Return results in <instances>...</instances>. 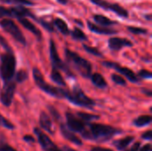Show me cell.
<instances>
[{
	"label": "cell",
	"instance_id": "6da1fadb",
	"mask_svg": "<svg viewBox=\"0 0 152 151\" xmlns=\"http://www.w3.org/2000/svg\"><path fill=\"white\" fill-rule=\"evenodd\" d=\"M121 133H123V131L121 129L108 125H102L90 122L87 123L86 128L81 133V136L84 139L102 143L109 142L114 136Z\"/></svg>",
	"mask_w": 152,
	"mask_h": 151
},
{
	"label": "cell",
	"instance_id": "7a4b0ae2",
	"mask_svg": "<svg viewBox=\"0 0 152 151\" xmlns=\"http://www.w3.org/2000/svg\"><path fill=\"white\" fill-rule=\"evenodd\" d=\"M65 61L69 69H73L77 73H78L82 77L88 79L93 71L92 64L89 61L81 57L78 53L69 50V48H65L64 50Z\"/></svg>",
	"mask_w": 152,
	"mask_h": 151
},
{
	"label": "cell",
	"instance_id": "3957f363",
	"mask_svg": "<svg viewBox=\"0 0 152 151\" xmlns=\"http://www.w3.org/2000/svg\"><path fill=\"white\" fill-rule=\"evenodd\" d=\"M32 76H33V79H34L36 85L41 91L45 93L46 94H48L52 97L57 98V99H65L66 98V95H67L69 90H66L60 86L56 87V86H53V85H49L47 82L45 81L41 71L37 68H36V67L33 68Z\"/></svg>",
	"mask_w": 152,
	"mask_h": 151
},
{
	"label": "cell",
	"instance_id": "277c9868",
	"mask_svg": "<svg viewBox=\"0 0 152 151\" xmlns=\"http://www.w3.org/2000/svg\"><path fill=\"white\" fill-rule=\"evenodd\" d=\"M15 72L16 58L13 51H5L0 56V77L4 82L13 80Z\"/></svg>",
	"mask_w": 152,
	"mask_h": 151
},
{
	"label": "cell",
	"instance_id": "5b68a950",
	"mask_svg": "<svg viewBox=\"0 0 152 151\" xmlns=\"http://www.w3.org/2000/svg\"><path fill=\"white\" fill-rule=\"evenodd\" d=\"M65 99H67L70 103L76 106L89 109H93L94 107L96 105L95 101L90 97H88L85 93V92L81 89V87L77 85H73L72 91L68 92Z\"/></svg>",
	"mask_w": 152,
	"mask_h": 151
},
{
	"label": "cell",
	"instance_id": "8992f818",
	"mask_svg": "<svg viewBox=\"0 0 152 151\" xmlns=\"http://www.w3.org/2000/svg\"><path fill=\"white\" fill-rule=\"evenodd\" d=\"M49 54H50V61L52 64L53 69H56L58 70L63 71L67 77L69 78H76V75L72 72V70L69 69V67L67 65L66 62H64L59 56L57 48L55 45V43L53 39H50V44H49Z\"/></svg>",
	"mask_w": 152,
	"mask_h": 151
},
{
	"label": "cell",
	"instance_id": "52a82bcc",
	"mask_svg": "<svg viewBox=\"0 0 152 151\" xmlns=\"http://www.w3.org/2000/svg\"><path fill=\"white\" fill-rule=\"evenodd\" d=\"M0 27L2 29H4L6 33L10 34L17 42H19L22 45L27 44L26 38L20 29V28L17 26V24L11 19V18H3L0 20Z\"/></svg>",
	"mask_w": 152,
	"mask_h": 151
},
{
	"label": "cell",
	"instance_id": "ba28073f",
	"mask_svg": "<svg viewBox=\"0 0 152 151\" xmlns=\"http://www.w3.org/2000/svg\"><path fill=\"white\" fill-rule=\"evenodd\" d=\"M102 65L106 67V68L112 69L116 70L119 74L123 75L131 83H134V84H140L141 83V79L139 78V77L132 69H130L129 68L123 67L120 64H118L117 62H114V61H104L102 62Z\"/></svg>",
	"mask_w": 152,
	"mask_h": 151
},
{
	"label": "cell",
	"instance_id": "9c48e42d",
	"mask_svg": "<svg viewBox=\"0 0 152 151\" xmlns=\"http://www.w3.org/2000/svg\"><path fill=\"white\" fill-rule=\"evenodd\" d=\"M90 2L92 4H95L96 6H99L104 10L110 11V12L116 13L118 16H119L121 18L127 19L129 17L128 11L117 3H110L107 0H90Z\"/></svg>",
	"mask_w": 152,
	"mask_h": 151
},
{
	"label": "cell",
	"instance_id": "30bf717a",
	"mask_svg": "<svg viewBox=\"0 0 152 151\" xmlns=\"http://www.w3.org/2000/svg\"><path fill=\"white\" fill-rule=\"evenodd\" d=\"M16 92V83L14 80L4 82L3 88L0 92V102L4 107H10L12 103Z\"/></svg>",
	"mask_w": 152,
	"mask_h": 151
},
{
	"label": "cell",
	"instance_id": "8fae6325",
	"mask_svg": "<svg viewBox=\"0 0 152 151\" xmlns=\"http://www.w3.org/2000/svg\"><path fill=\"white\" fill-rule=\"evenodd\" d=\"M5 17L8 18H15V19H20V18H24V17H29L33 20H37V16L29 11L28 8L24 7L22 4H18L16 6H12V7H6L5 11Z\"/></svg>",
	"mask_w": 152,
	"mask_h": 151
},
{
	"label": "cell",
	"instance_id": "7c38bea8",
	"mask_svg": "<svg viewBox=\"0 0 152 151\" xmlns=\"http://www.w3.org/2000/svg\"><path fill=\"white\" fill-rule=\"evenodd\" d=\"M65 117H66V125L73 133H78L81 134L86 130L87 123L84 122L77 115H74L71 112H66Z\"/></svg>",
	"mask_w": 152,
	"mask_h": 151
},
{
	"label": "cell",
	"instance_id": "4fadbf2b",
	"mask_svg": "<svg viewBox=\"0 0 152 151\" xmlns=\"http://www.w3.org/2000/svg\"><path fill=\"white\" fill-rule=\"evenodd\" d=\"M34 133L37 136V139L39 142V144L41 145L42 149L44 151H61L60 150L57 145L52 142V140L44 133L42 132L39 128L36 127L34 128Z\"/></svg>",
	"mask_w": 152,
	"mask_h": 151
},
{
	"label": "cell",
	"instance_id": "5bb4252c",
	"mask_svg": "<svg viewBox=\"0 0 152 151\" xmlns=\"http://www.w3.org/2000/svg\"><path fill=\"white\" fill-rule=\"evenodd\" d=\"M134 45L133 42L127 38L111 36L108 40V47L111 51H119L124 47H132Z\"/></svg>",
	"mask_w": 152,
	"mask_h": 151
},
{
	"label": "cell",
	"instance_id": "9a60e30c",
	"mask_svg": "<svg viewBox=\"0 0 152 151\" xmlns=\"http://www.w3.org/2000/svg\"><path fill=\"white\" fill-rule=\"evenodd\" d=\"M87 28L88 29L95 34L98 35H108V36H112L118 34V30L111 28L110 27H102L100 25H97L96 23H93L90 20L87 21Z\"/></svg>",
	"mask_w": 152,
	"mask_h": 151
},
{
	"label": "cell",
	"instance_id": "2e32d148",
	"mask_svg": "<svg viewBox=\"0 0 152 151\" xmlns=\"http://www.w3.org/2000/svg\"><path fill=\"white\" fill-rule=\"evenodd\" d=\"M60 129H61V133L62 136H63L66 140L69 141L70 142H72L73 144L77 145V146H82V145H83L82 141L75 134V133H73L72 131H70V130L67 127L66 125H64V124L61 123V125H60Z\"/></svg>",
	"mask_w": 152,
	"mask_h": 151
},
{
	"label": "cell",
	"instance_id": "e0dca14e",
	"mask_svg": "<svg viewBox=\"0 0 152 151\" xmlns=\"http://www.w3.org/2000/svg\"><path fill=\"white\" fill-rule=\"evenodd\" d=\"M18 21H19L26 29H28V31H30L33 35H35V36L37 38L38 41H41V40H42V33H41L40 29H38V28H37V26H36L33 22H31L29 20H28L26 17L18 19Z\"/></svg>",
	"mask_w": 152,
	"mask_h": 151
},
{
	"label": "cell",
	"instance_id": "ac0fdd59",
	"mask_svg": "<svg viewBox=\"0 0 152 151\" xmlns=\"http://www.w3.org/2000/svg\"><path fill=\"white\" fill-rule=\"evenodd\" d=\"M39 125H40V127L44 131L47 132L48 133H50V134H53L54 133V130L53 128L52 119L45 111H42L40 113V116H39Z\"/></svg>",
	"mask_w": 152,
	"mask_h": 151
},
{
	"label": "cell",
	"instance_id": "d6986e66",
	"mask_svg": "<svg viewBox=\"0 0 152 151\" xmlns=\"http://www.w3.org/2000/svg\"><path fill=\"white\" fill-rule=\"evenodd\" d=\"M90 79L92 81V84L97 87V88H100V89H105L108 87V83L107 81L105 80L104 77L98 73V72H94L93 74H91L90 76Z\"/></svg>",
	"mask_w": 152,
	"mask_h": 151
},
{
	"label": "cell",
	"instance_id": "ffe728a7",
	"mask_svg": "<svg viewBox=\"0 0 152 151\" xmlns=\"http://www.w3.org/2000/svg\"><path fill=\"white\" fill-rule=\"evenodd\" d=\"M93 19L97 25H100L102 27H110V26L118 24V21L113 20H111L104 15H102V14H94Z\"/></svg>",
	"mask_w": 152,
	"mask_h": 151
},
{
	"label": "cell",
	"instance_id": "44dd1931",
	"mask_svg": "<svg viewBox=\"0 0 152 151\" xmlns=\"http://www.w3.org/2000/svg\"><path fill=\"white\" fill-rule=\"evenodd\" d=\"M53 24L63 36H68L70 34V29L64 20L61 18H55L53 21Z\"/></svg>",
	"mask_w": 152,
	"mask_h": 151
},
{
	"label": "cell",
	"instance_id": "7402d4cb",
	"mask_svg": "<svg viewBox=\"0 0 152 151\" xmlns=\"http://www.w3.org/2000/svg\"><path fill=\"white\" fill-rule=\"evenodd\" d=\"M134 140V136H126L123 139L117 140L113 142V145L117 148V150L119 151L125 150Z\"/></svg>",
	"mask_w": 152,
	"mask_h": 151
},
{
	"label": "cell",
	"instance_id": "603a6c76",
	"mask_svg": "<svg viewBox=\"0 0 152 151\" xmlns=\"http://www.w3.org/2000/svg\"><path fill=\"white\" fill-rule=\"evenodd\" d=\"M50 78L52 81H53L55 84H57L59 86L61 87H64L67 85L62 75L61 74L60 70L56 69H53L52 68V71H51V74H50Z\"/></svg>",
	"mask_w": 152,
	"mask_h": 151
},
{
	"label": "cell",
	"instance_id": "cb8c5ba5",
	"mask_svg": "<svg viewBox=\"0 0 152 151\" xmlns=\"http://www.w3.org/2000/svg\"><path fill=\"white\" fill-rule=\"evenodd\" d=\"M152 122V117L150 115H142L133 121V125L136 127H144L151 125Z\"/></svg>",
	"mask_w": 152,
	"mask_h": 151
},
{
	"label": "cell",
	"instance_id": "d4e9b609",
	"mask_svg": "<svg viewBox=\"0 0 152 151\" xmlns=\"http://www.w3.org/2000/svg\"><path fill=\"white\" fill-rule=\"evenodd\" d=\"M70 34H71L72 38L75 39V40H77V41H81V42H83V41H87V40H88V38H87L86 33H85L81 28H77V27H75V28H73V30L70 31Z\"/></svg>",
	"mask_w": 152,
	"mask_h": 151
},
{
	"label": "cell",
	"instance_id": "484cf974",
	"mask_svg": "<svg viewBox=\"0 0 152 151\" xmlns=\"http://www.w3.org/2000/svg\"><path fill=\"white\" fill-rule=\"evenodd\" d=\"M77 116L86 123H90V122H92L94 120L100 119V116L94 115V114H89V113H86V112H77Z\"/></svg>",
	"mask_w": 152,
	"mask_h": 151
},
{
	"label": "cell",
	"instance_id": "4316f807",
	"mask_svg": "<svg viewBox=\"0 0 152 151\" xmlns=\"http://www.w3.org/2000/svg\"><path fill=\"white\" fill-rule=\"evenodd\" d=\"M13 78H14V82L16 84H21L28 78V73L26 70L20 69L19 71L15 72Z\"/></svg>",
	"mask_w": 152,
	"mask_h": 151
},
{
	"label": "cell",
	"instance_id": "83f0119b",
	"mask_svg": "<svg viewBox=\"0 0 152 151\" xmlns=\"http://www.w3.org/2000/svg\"><path fill=\"white\" fill-rule=\"evenodd\" d=\"M36 21H37L47 31H49V32H54V26H53V22H49L45 19H43V18H37Z\"/></svg>",
	"mask_w": 152,
	"mask_h": 151
},
{
	"label": "cell",
	"instance_id": "f1b7e54d",
	"mask_svg": "<svg viewBox=\"0 0 152 151\" xmlns=\"http://www.w3.org/2000/svg\"><path fill=\"white\" fill-rule=\"evenodd\" d=\"M83 48L85 49L86 52H87L88 53H90L92 55H94V56H97V57H102L103 56L102 53L96 47H93V46H90L88 44H83Z\"/></svg>",
	"mask_w": 152,
	"mask_h": 151
},
{
	"label": "cell",
	"instance_id": "f546056e",
	"mask_svg": "<svg viewBox=\"0 0 152 151\" xmlns=\"http://www.w3.org/2000/svg\"><path fill=\"white\" fill-rule=\"evenodd\" d=\"M127 30L134 35H147L149 33L147 28H140V27H134V26H128Z\"/></svg>",
	"mask_w": 152,
	"mask_h": 151
},
{
	"label": "cell",
	"instance_id": "4dcf8cb0",
	"mask_svg": "<svg viewBox=\"0 0 152 151\" xmlns=\"http://www.w3.org/2000/svg\"><path fill=\"white\" fill-rule=\"evenodd\" d=\"M111 80L118 85H122V86L126 85V79L118 74H111Z\"/></svg>",
	"mask_w": 152,
	"mask_h": 151
},
{
	"label": "cell",
	"instance_id": "1f68e13d",
	"mask_svg": "<svg viewBox=\"0 0 152 151\" xmlns=\"http://www.w3.org/2000/svg\"><path fill=\"white\" fill-rule=\"evenodd\" d=\"M0 126H2L4 128H6L8 130L15 129V126L9 120H7L4 117H3L1 114H0Z\"/></svg>",
	"mask_w": 152,
	"mask_h": 151
},
{
	"label": "cell",
	"instance_id": "d6a6232c",
	"mask_svg": "<svg viewBox=\"0 0 152 151\" xmlns=\"http://www.w3.org/2000/svg\"><path fill=\"white\" fill-rule=\"evenodd\" d=\"M47 109H48V110H49V112H50L52 117H53L54 120H56V121H60V120H61V115H60V113L58 112V110H57L53 106L48 105V106H47Z\"/></svg>",
	"mask_w": 152,
	"mask_h": 151
},
{
	"label": "cell",
	"instance_id": "836d02e7",
	"mask_svg": "<svg viewBox=\"0 0 152 151\" xmlns=\"http://www.w3.org/2000/svg\"><path fill=\"white\" fill-rule=\"evenodd\" d=\"M137 76L141 79H151L152 78V73L150 70H147V69H141V70H139Z\"/></svg>",
	"mask_w": 152,
	"mask_h": 151
},
{
	"label": "cell",
	"instance_id": "e575fe53",
	"mask_svg": "<svg viewBox=\"0 0 152 151\" xmlns=\"http://www.w3.org/2000/svg\"><path fill=\"white\" fill-rule=\"evenodd\" d=\"M0 46L3 48V50H4V51H6V52L12 51V47L9 45V44L7 43L6 39H5L4 36H2L1 35H0Z\"/></svg>",
	"mask_w": 152,
	"mask_h": 151
},
{
	"label": "cell",
	"instance_id": "d590c367",
	"mask_svg": "<svg viewBox=\"0 0 152 151\" xmlns=\"http://www.w3.org/2000/svg\"><path fill=\"white\" fill-rule=\"evenodd\" d=\"M0 151H17L9 144L5 143L3 141H0Z\"/></svg>",
	"mask_w": 152,
	"mask_h": 151
},
{
	"label": "cell",
	"instance_id": "8d00e7d4",
	"mask_svg": "<svg viewBox=\"0 0 152 151\" xmlns=\"http://www.w3.org/2000/svg\"><path fill=\"white\" fill-rule=\"evenodd\" d=\"M142 139L146 141H151L152 140V131L149 130L142 134Z\"/></svg>",
	"mask_w": 152,
	"mask_h": 151
},
{
	"label": "cell",
	"instance_id": "74e56055",
	"mask_svg": "<svg viewBox=\"0 0 152 151\" xmlns=\"http://www.w3.org/2000/svg\"><path fill=\"white\" fill-rule=\"evenodd\" d=\"M23 141L28 142V143H34V142H36L35 138L33 136H31V135H24L23 136Z\"/></svg>",
	"mask_w": 152,
	"mask_h": 151
},
{
	"label": "cell",
	"instance_id": "f35d334b",
	"mask_svg": "<svg viewBox=\"0 0 152 151\" xmlns=\"http://www.w3.org/2000/svg\"><path fill=\"white\" fill-rule=\"evenodd\" d=\"M140 146H141V142H135V143L131 147L130 150H127L126 151H139Z\"/></svg>",
	"mask_w": 152,
	"mask_h": 151
},
{
	"label": "cell",
	"instance_id": "ab89813d",
	"mask_svg": "<svg viewBox=\"0 0 152 151\" xmlns=\"http://www.w3.org/2000/svg\"><path fill=\"white\" fill-rule=\"evenodd\" d=\"M90 151H113L110 149H105V148H102V147H93Z\"/></svg>",
	"mask_w": 152,
	"mask_h": 151
},
{
	"label": "cell",
	"instance_id": "60d3db41",
	"mask_svg": "<svg viewBox=\"0 0 152 151\" xmlns=\"http://www.w3.org/2000/svg\"><path fill=\"white\" fill-rule=\"evenodd\" d=\"M142 93L145 95H147L148 97H151L152 96V91L150 89H147V88H142Z\"/></svg>",
	"mask_w": 152,
	"mask_h": 151
},
{
	"label": "cell",
	"instance_id": "b9f144b4",
	"mask_svg": "<svg viewBox=\"0 0 152 151\" xmlns=\"http://www.w3.org/2000/svg\"><path fill=\"white\" fill-rule=\"evenodd\" d=\"M139 151H152L151 145L150 143L149 144H146V145L142 146L141 149H139Z\"/></svg>",
	"mask_w": 152,
	"mask_h": 151
},
{
	"label": "cell",
	"instance_id": "7bdbcfd3",
	"mask_svg": "<svg viewBox=\"0 0 152 151\" xmlns=\"http://www.w3.org/2000/svg\"><path fill=\"white\" fill-rule=\"evenodd\" d=\"M61 151H76L75 150L69 148V147H67V146H64L62 149H61Z\"/></svg>",
	"mask_w": 152,
	"mask_h": 151
},
{
	"label": "cell",
	"instance_id": "ee69618b",
	"mask_svg": "<svg viewBox=\"0 0 152 151\" xmlns=\"http://www.w3.org/2000/svg\"><path fill=\"white\" fill-rule=\"evenodd\" d=\"M144 18L147 20H149V21H151L152 19V15L151 13H148V14H145L144 15Z\"/></svg>",
	"mask_w": 152,
	"mask_h": 151
},
{
	"label": "cell",
	"instance_id": "f6af8a7d",
	"mask_svg": "<svg viewBox=\"0 0 152 151\" xmlns=\"http://www.w3.org/2000/svg\"><path fill=\"white\" fill-rule=\"evenodd\" d=\"M57 2H58L59 4H61L65 5V4H67L69 3V0H57Z\"/></svg>",
	"mask_w": 152,
	"mask_h": 151
},
{
	"label": "cell",
	"instance_id": "bcb514c9",
	"mask_svg": "<svg viewBox=\"0 0 152 151\" xmlns=\"http://www.w3.org/2000/svg\"><path fill=\"white\" fill-rule=\"evenodd\" d=\"M31 1H32V0H31Z\"/></svg>",
	"mask_w": 152,
	"mask_h": 151
}]
</instances>
